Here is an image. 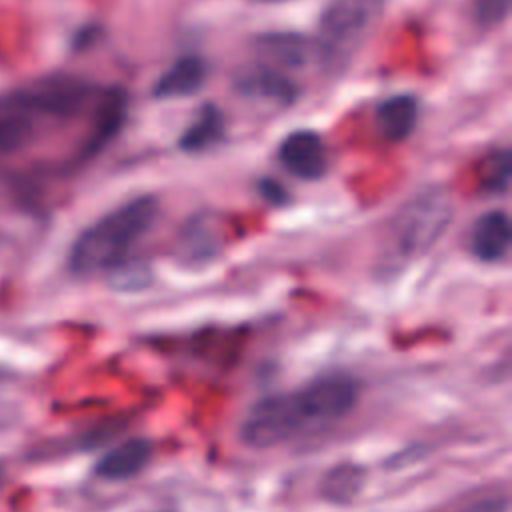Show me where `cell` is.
I'll return each mask as SVG.
<instances>
[{"mask_svg":"<svg viewBox=\"0 0 512 512\" xmlns=\"http://www.w3.org/2000/svg\"><path fill=\"white\" fill-rule=\"evenodd\" d=\"M360 398V382L346 372L324 374L306 386L258 400L246 414L244 444L264 450L342 420Z\"/></svg>","mask_w":512,"mask_h":512,"instance_id":"cell-1","label":"cell"},{"mask_svg":"<svg viewBox=\"0 0 512 512\" xmlns=\"http://www.w3.org/2000/svg\"><path fill=\"white\" fill-rule=\"evenodd\" d=\"M158 218V202L138 196L84 228L68 252V268L76 276L110 272L130 258L132 248L150 232Z\"/></svg>","mask_w":512,"mask_h":512,"instance_id":"cell-2","label":"cell"},{"mask_svg":"<svg viewBox=\"0 0 512 512\" xmlns=\"http://www.w3.org/2000/svg\"><path fill=\"white\" fill-rule=\"evenodd\" d=\"M452 220V198L442 186H430L412 196L386 230L384 256L388 262H408L428 252Z\"/></svg>","mask_w":512,"mask_h":512,"instance_id":"cell-3","label":"cell"},{"mask_svg":"<svg viewBox=\"0 0 512 512\" xmlns=\"http://www.w3.org/2000/svg\"><path fill=\"white\" fill-rule=\"evenodd\" d=\"M382 10V0H328L324 6L312 50L330 74L348 68L360 52Z\"/></svg>","mask_w":512,"mask_h":512,"instance_id":"cell-4","label":"cell"},{"mask_svg":"<svg viewBox=\"0 0 512 512\" xmlns=\"http://www.w3.org/2000/svg\"><path fill=\"white\" fill-rule=\"evenodd\" d=\"M52 122L32 86L0 94V156L28 148Z\"/></svg>","mask_w":512,"mask_h":512,"instance_id":"cell-5","label":"cell"},{"mask_svg":"<svg viewBox=\"0 0 512 512\" xmlns=\"http://www.w3.org/2000/svg\"><path fill=\"white\" fill-rule=\"evenodd\" d=\"M280 164L300 180H318L326 172L328 156L322 138L312 130L286 134L278 146Z\"/></svg>","mask_w":512,"mask_h":512,"instance_id":"cell-6","label":"cell"},{"mask_svg":"<svg viewBox=\"0 0 512 512\" xmlns=\"http://www.w3.org/2000/svg\"><path fill=\"white\" fill-rule=\"evenodd\" d=\"M234 88L248 98L270 100L284 106L298 98V86L270 64H250L240 68L234 78Z\"/></svg>","mask_w":512,"mask_h":512,"instance_id":"cell-7","label":"cell"},{"mask_svg":"<svg viewBox=\"0 0 512 512\" xmlns=\"http://www.w3.org/2000/svg\"><path fill=\"white\" fill-rule=\"evenodd\" d=\"M128 110V98L122 88L106 90L98 102L92 128L84 146L80 148V160H90L96 156L122 128Z\"/></svg>","mask_w":512,"mask_h":512,"instance_id":"cell-8","label":"cell"},{"mask_svg":"<svg viewBox=\"0 0 512 512\" xmlns=\"http://www.w3.org/2000/svg\"><path fill=\"white\" fill-rule=\"evenodd\" d=\"M512 226L502 210L482 214L470 232V250L482 262H500L510 248Z\"/></svg>","mask_w":512,"mask_h":512,"instance_id":"cell-9","label":"cell"},{"mask_svg":"<svg viewBox=\"0 0 512 512\" xmlns=\"http://www.w3.org/2000/svg\"><path fill=\"white\" fill-rule=\"evenodd\" d=\"M208 66L198 56H182L174 64H170L164 74L156 80L152 94L158 100L186 98L196 94L206 82Z\"/></svg>","mask_w":512,"mask_h":512,"instance_id":"cell-10","label":"cell"},{"mask_svg":"<svg viewBox=\"0 0 512 512\" xmlns=\"http://www.w3.org/2000/svg\"><path fill=\"white\" fill-rule=\"evenodd\" d=\"M152 444L146 438H130L116 448L108 450L98 462L94 472L104 480H128L140 474L152 458Z\"/></svg>","mask_w":512,"mask_h":512,"instance_id":"cell-11","label":"cell"},{"mask_svg":"<svg viewBox=\"0 0 512 512\" xmlns=\"http://www.w3.org/2000/svg\"><path fill=\"white\" fill-rule=\"evenodd\" d=\"M222 248V236L212 216L196 214L180 230L176 252L186 262H210Z\"/></svg>","mask_w":512,"mask_h":512,"instance_id":"cell-12","label":"cell"},{"mask_svg":"<svg viewBox=\"0 0 512 512\" xmlns=\"http://www.w3.org/2000/svg\"><path fill=\"white\" fill-rule=\"evenodd\" d=\"M418 120V102L412 94L386 98L376 110V126L386 140L398 142L412 134Z\"/></svg>","mask_w":512,"mask_h":512,"instance_id":"cell-13","label":"cell"},{"mask_svg":"<svg viewBox=\"0 0 512 512\" xmlns=\"http://www.w3.org/2000/svg\"><path fill=\"white\" fill-rule=\"evenodd\" d=\"M256 50L282 68H298L306 62L312 42L296 32H268L256 38Z\"/></svg>","mask_w":512,"mask_h":512,"instance_id":"cell-14","label":"cell"},{"mask_svg":"<svg viewBox=\"0 0 512 512\" xmlns=\"http://www.w3.org/2000/svg\"><path fill=\"white\" fill-rule=\"evenodd\" d=\"M226 134L224 114L214 106L206 104L200 108L196 118L180 136V148L188 154H198L214 148Z\"/></svg>","mask_w":512,"mask_h":512,"instance_id":"cell-15","label":"cell"},{"mask_svg":"<svg viewBox=\"0 0 512 512\" xmlns=\"http://www.w3.org/2000/svg\"><path fill=\"white\" fill-rule=\"evenodd\" d=\"M366 484V468L360 464H338L326 472L322 478V498L334 504L352 502Z\"/></svg>","mask_w":512,"mask_h":512,"instance_id":"cell-16","label":"cell"},{"mask_svg":"<svg viewBox=\"0 0 512 512\" xmlns=\"http://www.w3.org/2000/svg\"><path fill=\"white\" fill-rule=\"evenodd\" d=\"M108 280H110V286H114L116 290L132 292V290L144 288L150 282V272L146 264L128 258L108 272Z\"/></svg>","mask_w":512,"mask_h":512,"instance_id":"cell-17","label":"cell"},{"mask_svg":"<svg viewBox=\"0 0 512 512\" xmlns=\"http://www.w3.org/2000/svg\"><path fill=\"white\" fill-rule=\"evenodd\" d=\"M510 176H512V156L508 150H500L488 160L484 168L482 186L492 194H500L508 188Z\"/></svg>","mask_w":512,"mask_h":512,"instance_id":"cell-18","label":"cell"},{"mask_svg":"<svg viewBox=\"0 0 512 512\" xmlns=\"http://www.w3.org/2000/svg\"><path fill=\"white\" fill-rule=\"evenodd\" d=\"M510 2L512 0H476L474 2V22L484 28L500 24L510 12Z\"/></svg>","mask_w":512,"mask_h":512,"instance_id":"cell-19","label":"cell"},{"mask_svg":"<svg viewBox=\"0 0 512 512\" xmlns=\"http://www.w3.org/2000/svg\"><path fill=\"white\" fill-rule=\"evenodd\" d=\"M262 194H264L270 202H274V204L286 200V192L282 190V186H280L278 182H272V180H264V182H262Z\"/></svg>","mask_w":512,"mask_h":512,"instance_id":"cell-20","label":"cell"},{"mask_svg":"<svg viewBox=\"0 0 512 512\" xmlns=\"http://www.w3.org/2000/svg\"><path fill=\"white\" fill-rule=\"evenodd\" d=\"M254 2H264V4H276V2H288V0H254Z\"/></svg>","mask_w":512,"mask_h":512,"instance_id":"cell-21","label":"cell"},{"mask_svg":"<svg viewBox=\"0 0 512 512\" xmlns=\"http://www.w3.org/2000/svg\"><path fill=\"white\" fill-rule=\"evenodd\" d=\"M144 512H170V510H144Z\"/></svg>","mask_w":512,"mask_h":512,"instance_id":"cell-22","label":"cell"}]
</instances>
